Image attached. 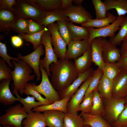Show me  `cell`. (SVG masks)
<instances>
[{
	"label": "cell",
	"mask_w": 127,
	"mask_h": 127,
	"mask_svg": "<svg viewBox=\"0 0 127 127\" xmlns=\"http://www.w3.org/2000/svg\"><path fill=\"white\" fill-rule=\"evenodd\" d=\"M23 93L28 95H30L34 96L43 105H47L52 103L45 98H43L40 93L34 89L32 84L31 83H28L27 84L24 90Z\"/></svg>",
	"instance_id": "74e56055"
},
{
	"label": "cell",
	"mask_w": 127,
	"mask_h": 127,
	"mask_svg": "<svg viewBox=\"0 0 127 127\" xmlns=\"http://www.w3.org/2000/svg\"><path fill=\"white\" fill-rule=\"evenodd\" d=\"M121 127H127V125L123 126Z\"/></svg>",
	"instance_id": "9f6ffc18"
},
{
	"label": "cell",
	"mask_w": 127,
	"mask_h": 127,
	"mask_svg": "<svg viewBox=\"0 0 127 127\" xmlns=\"http://www.w3.org/2000/svg\"><path fill=\"white\" fill-rule=\"evenodd\" d=\"M125 16H118L116 20L113 23L105 27L100 28H95L91 27H86L89 33V37L88 40L90 44L92 40L97 37L105 38L107 37L110 38L114 36L115 33L120 29V25Z\"/></svg>",
	"instance_id": "ba28073f"
},
{
	"label": "cell",
	"mask_w": 127,
	"mask_h": 127,
	"mask_svg": "<svg viewBox=\"0 0 127 127\" xmlns=\"http://www.w3.org/2000/svg\"><path fill=\"white\" fill-rule=\"evenodd\" d=\"M83 1V0H72V2L76 6L81 5Z\"/></svg>",
	"instance_id": "f5cc1de1"
},
{
	"label": "cell",
	"mask_w": 127,
	"mask_h": 127,
	"mask_svg": "<svg viewBox=\"0 0 127 127\" xmlns=\"http://www.w3.org/2000/svg\"><path fill=\"white\" fill-rule=\"evenodd\" d=\"M94 70L91 67L85 72L79 73L78 78L71 85L59 92L61 99L68 97H71L77 91L80 85L92 75Z\"/></svg>",
	"instance_id": "9a60e30c"
},
{
	"label": "cell",
	"mask_w": 127,
	"mask_h": 127,
	"mask_svg": "<svg viewBox=\"0 0 127 127\" xmlns=\"http://www.w3.org/2000/svg\"><path fill=\"white\" fill-rule=\"evenodd\" d=\"M72 0H61V9L62 11H64L72 5Z\"/></svg>",
	"instance_id": "816d5d0a"
},
{
	"label": "cell",
	"mask_w": 127,
	"mask_h": 127,
	"mask_svg": "<svg viewBox=\"0 0 127 127\" xmlns=\"http://www.w3.org/2000/svg\"><path fill=\"white\" fill-rule=\"evenodd\" d=\"M47 27L51 34V41L54 51L60 59H65L67 44L60 34L56 23L49 25Z\"/></svg>",
	"instance_id": "9c48e42d"
},
{
	"label": "cell",
	"mask_w": 127,
	"mask_h": 127,
	"mask_svg": "<svg viewBox=\"0 0 127 127\" xmlns=\"http://www.w3.org/2000/svg\"><path fill=\"white\" fill-rule=\"evenodd\" d=\"M92 74L83 82L77 91L71 97L67 106L68 112L77 115V109L83 101L86 91L92 79Z\"/></svg>",
	"instance_id": "4fadbf2b"
},
{
	"label": "cell",
	"mask_w": 127,
	"mask_h": 127,
	"mask_svg": "<svg viewBox=\"0 0 127 127\" xmlns=\"http://www.w3.org/2000/svg\"><path fill=\"white\" fill-rule=\"evenodd\" d=\"M92 62L90 45L87 50L82 56L75 60L74 63L79 74L85 72L91 68Z\"/></svg>",
	"instance_id": "7402d4cb"
},
{
	"label": "cell",
	"mask_w": 127,
	"mask_h": 127,
	"mask_svg": "<svg viewBox=\"0 0 127 127\" xmlns=\"http://www.w3.org/2000/svg\"><path fill=\"white\" fill-rule=\"evenodd\" d=\"M0 127H2L1 126H0Z\"/></svg>",
	"instance_id": "680465c9"
},
{
	"label": "cell",
	"mask_w": 127,
	"mask_h": 127,
	"mask_svg": "<svg viewBox=\"0 0 127 127\" xmlns=\"http://www.w3.org/2000/svg\"><path fill=\"white\" fill-rule=\"evenodd\" d=\"M46 27L41 31L36 33L31 34L20 33L19 34L18 36L22 39L31 43L33 45V49L35 50L41 44V37Z\"/></svg>",
	"instance_id": "836d02e7"
},
{
	"label": "cell",
	"mask_w": 127,
	"mask_h": 127,
	"mask_svg": "<svg viewBox=\"0 0 127 127\" xmlns=\"http://www.w3.org/2000/svg\"><path fill=\"white\" fill-rule=\"evenodd\" d=\"M103 99L104 110L101 116L111 126L117 121L124 109L127 100L125 98H118L113 97Z\"/></svg>",
	"instance_id": "277c9868"
},
{
	"label": "cell",
	"mask_w": 127,
	"mask_h": 127,
	"mask_svg": "<svg viewBox=\"0 0 127 127\" xmlns=\"http://www.w3.org/2000/svg\"><path fill=\"white\" fill-rule=\"evenodd\" d=\"M106 39L97 37L93 39L91 44L93 62L98 68L103 70L105 63L102 55V47Z\"/></svg>",
	"instance_id": "2e32d148"
},
{
	"label": "cell",
	"mask_w": 127,
	"mask_h": 127,
	"mask_svg": "<svg viewBox=\"0 0 127 127\" xmlns=\"http://www.w3.org/2000/svg\"><path fill=\"white\" fill-rule=\"evenodd\" d=\"M65 59L75 60L82 56L91 45L88 40H71L68 44Z\"/></svg>",
	"instance_id": "7c38bea8"
},
{
	"label": "cell",
	"mask_w": 127,
	"mask_h": 127,
	"mask_svg": "<svg viewBox=\"0 0 127 127\" xmlns=\"http://www.w3.org/2000/svg\"><path fill=\"white\" fill-rule=\"evenodd\" d=\"M113 81L103 74L97 88L103 99H108L112 97Z\"/></svg>",
	"instance_id": "83f0119b"
},
{
	"label": "cell",
	"mask_w": 127,
	"mask_h": 127,
	"mask_svg": "<svg viewBox=\"0 0 127 127\" xmlns=\"http://www.w3.org/2000/svg\"><path fill=\"white\" fill-rule=\"evenodd\" d=\"M0 56L7 62L10 67L13 68H14V66L10 60H12L17 61L19 59L17 58L12 57L8 55L5 44L1 42H0Z\"/></svg>",
	"instance_id": "ee69618b"
},
{
	"label": "cell",
	"mask_w": 127,
	"mask_h": 127,
	"mask_svg": "<svg viewBox=\"0 0 127 127\" xmlns=\"http://www.w3.org/2000/svg\"><path fill=\"white\" fill-rule=\"evenodd\" d=\"M116 63L121 71L127 72V57L121 58Z\"/></svg>",
	"instance_id": "681fc988"
},
{
	"label": "cell",
	"mask_w": 127,
	"mask_h": 127,
	"mask_svg": "<svg viewBox=\"0 0 127 127\" xmlns=\"http://www.w3.org/2000/svg\"><path fill=\"white\" fill-rule=\"evenodd\" d=\"M102 48L103 57L104 63H116L121 58L120 50L109 40L106 39Z\"/></svg>",
	"instance_id": "e0dca14e"
},
{
	"label": "cell",
	"mask_w": 127,
	"mask_h": 127,
	"mask_svg": "<svg viewBox=\"0 0 127 127\" xmlns=\"http://www.w3.org/2000/svg\"><path fill=\"white\" fill-rule=\"evenodd\" d=\"M16 3L15 0H0V7H2L14 11L13 6Z\"/></svg>",
	"instance_id": "7dc6e473"
},
{
	"label": "cell",
	"mask_w": 127,
	"mask_h": 127,
	"mask_svg": "<svg viewBox=\"0 0 127 127\" xmlns=\"http://www.w3.org/2000/svg\"><path fill=\"white\" fill-rule=\"evenodd\" d=\"M17 17L13 11L0 7V32L8 35L12 30V25Z\"/></svg>",
	"instance_id": "ac0fdd59"
},
{
	"label": "cell",
	"mask_w": 127,
	"mask_h": 127,
	"mask_svg": "<svg viewBox=\"0 0 127 127\" xmlns=\"http://www.w3.org/2000/svg\"><path fill=\"white\" fill-rule=\"evenodd\" d=\"M40 67L42 75L41 81L38 85H36L34 83H32L34 89L52 103L61 100L59 92L55 89L50 82L45 70L40 64Z\"/></svg>",
	"instance_id": "52a82bcc"
},
{
	"label": "cell",
	"mask_w": 127,
	"mask_h": 127,
	"mask_svg": "<svg viewBox=\"0 0 127 127\" xmlns=\"http://www.w3.org/2000/svg\"><path fill=\"white\" fill-rule=\"evenodd\" d=\"M84 127H91L89 125H85Z\"/></svg>",
	"instance_id": "db71d44e"
},
{
	"label": "cell",
	"mask_w": 127,
	"mask_h": 127,
	"mask_svg": "<svg viewBox=\"0 0 127 127\" xmlns=\"http://www.w3.org/2000/svg\"><path fill=\"white\" fill-rule=\"evenodd\" d=\"M127 125V100L124 109L120 114L117 121L111 125L112 127H121Z\"/></svg>",
	"instance_id": "f6af8a7d"
},
{
	"label": "cell",
	"mask_w": 127,
	"mask_h": 127,
	"mask_svg": "<svg viewBox=\"0 0 127 127\" xmlns=\"http://www.w3.org/2000/svg\"><path fill=\"white\" fill-rule=\"evenodd\" d=\"M120 29L117 34L109 40L116 46L120 45L125 39L127 38V15L124 16L120 25Z\"/></svg>",
	"instance_id": "d6a6232c"
},
{
	"label": "cell",
	"mask_w": 127,
	"mask_h": 127,
	"mask_svg": "<svg viewBox=\"0 0 127 127\" xmlns=\"http://www.w3.org/2000/svg\"><path fill=\"white\" fill-rule=\"evenodd\" d=\"M16 16L40 23L47 12L31 0H17L13 7Z\"/></svg>",
	"instance_id": "3957f363"
},
{
	"label": "cell",
	"mask_w": 127,
	"mask_h": 127,
	"mask_svg": "<svg viewBox=\"0 0 127 127\" xmlns=\"http://www.w3.org/2000/svg\"><path fill=\"white\" fill-rule=\"evenodd\" d=\"M93 93V104L91 111L89 113L93 115L101 116L104 110V104L103 98L97 88L92 92Z\"/></svg>",
	"instance_id": "1f68e13d"
},
{
	"label": "cell",
	"mask_w": 127,
	"mask_h": 127,
	"mask_svg": "<svg viewBox=\"0 0 127 127\" xmlns=\"http://www.w3.org/2000/svg\"><path fill=\"white\" fill-rule=\"evenodd\" d=\"M80 116L83 119L84 126L89 125L91 127H112L100 115H93L85 113Z\"/></svg>",
	"instance_id": "d4e9b609"
},
{
	"label": "cell",
	"mask_w": 127,
	"mask_h": 127,
	"mask_svg": "<svg viewBox=\"0 0 127 127\" xmlns=\"http://www.w3.org/2000/svg\"><path fill=\"white\" fill-rule=\"evenodd\" d=\"M107 17L106 18L101 19H90L87 22L81 24V25L86 27L101 28L113 23L117 18L116 16L109 12H107Z\"/></svg>",
	"instance_id": "484cf974"
},
{
	"label": "cell",
	"mask_w": 127,
	"mask_h": 127,
	"mask_svg": "<svg viewBox=\"0 0 127 127\" xmlns=\"http://www.w3.org/2000/svg\"><path fill=\"white\" fill-rule=\"evenodd\" d=\"M93 96L92 92L83 98V101L79 104L77 110V112L79 111H81L80 116L85 113H89L91 111L93 104Z\"/></svg>",
	"instance_id": "ab89813d"
},
{
	"label": "cell",
	"mask_w": 127,
	"mask_h": 127,
	"mask_svg": "<svg viewBox=\"0 0 127 127\" xmlns=\"http://www.w3.org/2000/svg\"><path fill=\"white\" fill-rule=\"evenodd\" d=\"M29 20L22 18L17 17L12 24L11 29L19 34H27Z\"/></svg>",
	"instance_id": "8d00e7d4"
},
{
	"label": "cell",
	"mask_w": 127,
	"mask_h": 127,
	"mask_svg": "<svg viewBox=\"0 0 127 127\" xmlns=\"http://www.w3.org/2000/svg\"><path fill=\"white\" fill-rule=\"evenodd\" d=\"M60 20L70 22L69 18L64 15L61 9H59L47 12L40 23L43 27L46 28L49 25Z\"/></svg>",
	"instance_id": "4316f807"
},
{
	"label": "cell",
	"mask_w": 127,
	"mask_h": 127,
	"mask_svg": "<svg viewBox=\"0 0 127 127\" xmlns=\"http://www.w3.org/2000/svg\"><path fill=\"white\" fill-rule=\"evenodd\" d=\"M83 118L79 115L68 112L64 119L63 127H84Z\"/></svg>",
	"instance_id": "f546056e"
},
{
	"label": "cell",
	"mask_w": 127,
	"mask_h": 127,
	"mask_svg": "<svg viewBox=\"0 0 127 127\" xmlns=\"http://www.w3.org/2000/svg\"><path fill=\"white\" fill-rule=\"evenodd\" d=\"M49 69L51 83L59 92L71 85L79 74L73 62L65 59H60L56 64L52 63Z\"/></svg>",
	"instance_id": "6da1fadb"
},
{
	"label": "cell",
	"mask_w": 127,
	"mask_h": 127,
	"mask_svg": "<svg viewBox=\"0 0 127 127\" xmlns=\"http://www.w3.org/2000/svg\"><path fill=\"white\" fill-rule=\"evenodd\" d=\"M7 127H16L14 126H8Z\"/></svg>",
	"instance_id": "11a10c76"
},
{
	"label": "cell",
	"mask_w": 127,
	"mask_h": 127,
	"mask_svg": "<svg viewBox=\"0 0 127 127\" xmlns=\"http://www.w3.org/2000/svg\"></svg>",
	"instance_id": "91938a15"
},
{
	"label": "cell",
	"mask_w": 127,
	"mask_h": 127,
	"mask_svg": "<svg viewBox=\"0 0 127 127\" xmlns=\"http://www.w3.org/2000/svg\"><path fill=\"white\" fill-rule=\"evenodd\" d=\"M71 98L70 97H66L50 104L36 107L33 108L32 111L43 112L47 110H56L61 111L66 114L68 112L67 106Z\"/></svg>",
	"instance_id": "cb8c5ba5"
},
{
	"label": "cell",
	"mask_w": 127,
	"mask_h": 127,
	"mask_svg": "<svg viewBox=\"0 0 127 127\" xmlns=\"http://www.w3.org/2000/svg\"><path fill=\"white\" fill-rule=\"evenodd\" d=\"M103 2L107 11L115 9L118 16H124L127 14V0H105Z\"/></svg>",
	"instance_id": "f1b7e54d"
},
{
	"label": "cell",
	"mask_w": 127,
	"mask_h": 127,
	"mask_svg": "<svg viewBox=\"0 0 127 127\" xmlns=\"http://www.w3.org/2000/svg\"><path fill=\"white\" fill-rule=\"evenodd\" d=\"M44 54L43 45L41 44L34 51L28 55L23 56L19 53L17 56V58L23 60L32 68L37 76L36 80L38 81L40 80L42 75L40 71V58Z\"/></svg>",
	"instance_id": "30bf717a"
},
{
	"label": "cell",
	"mask_w": 127,
	"mask_h": 127,
	"mask_svg": "<svg viewBox=\"0 0 127 127\" xmlns=\"http://www.w3.org/2000/svg\"><path fill=\"white\" fill-rule=\"evenodd\" d=\"M27 115L21 103L17 104L6 109L5 113L0 116V124L4 127H22V122Z\"/></svg>",
	"instance_id": "5b68a950"
},
{
	"label": "cell",
	"mask_w": 127,
	"mask_h": 127,
	"mask_svg": "<svg viewBox=\"0 0 127 127\" xmlns=\"http://www.w3.org/2000/svg\"><path fill=\"white\" fill-rule=\"evenodd\" d=\"M11 41L12 45L16 48L21 47L23 44V39L18 36H13L11 37Z\"/></svg>",
	"instance_id": "c3c4849f"
},
{
	"label": "cell",
	"mask_w": 127,
	"mask_h": 127,
	"mask_svg": "<svg viewBox=\"0 0 127 127\" xmlns=\"http://www.w3.org/2000/svg\"><path fill=\"white\" fill-rule=\"evenodd\" d=\"M58 32L67 45L71 40L66 24V21L60 20L56 21Z\"/></svg>",
	"instance_id": "b9f144b4"
},
{
	"label": "cell",
	"mask_w": 127,
	"mask_h": 127,
	"mask_svg": "<svg viewBox=\"0 0 127 127\" xmlns=\"http://www.w3.org/2000/svg\"><path fill=\"white\" fill-rule=\"evenodd\" d=\"M22 127H46L45 118L41 112L33 111L28 113L22 122Z\"/></svg>",
	"instance_id": "ffe728a7"
},
{
	"label": "cell",
	"mask_w": 127,
	"mask_h": 127,
	"mask_svg": "<svg viewBox=\"0 0 127 127\" xmlns=\"http://www.w3.org/2000/svg\"><path fill=\"white\" fill-rule=\"evenodd\" d=\"M6 61L2 58L0 59V81L5 79H12V70L8 67Z\"/></svg>",
	"instance_id": "7bdbcfd3"
},
{
	"label": "cell",
	"mask_w": 127,
	"mask_h": 127,
	"mask_svg": "<svg viewBox=\"0 0 127 127\" xmlns=\"http://www.w3.org/2000/svg\"><path fill=\"white\" fill-rule=\"evenodd\" d=\"M120 51L121 58L127 57V38L122 42Z\"/></svg>",
	"instance_id": "f907efd6"
},
{
	"label": "cell",
	"mask_w": 127,
	"mask_h": 127,
	"mask_svg": "<svg viewBox=\"0 0 127 127\" xmlns=\"http://www.w3.org/2000/svg\"><path fill=\"white\" fill-rule=\"evenodd\" d=\"M46 126L49 127H63L65 113L60 111L50 110L43 112Z\"/></svg>",
	"instance_id": "d6986e66"
},
{
	"label": "cell",
	"mask_w": 127,
	"mask_h": 127,
	"mask_svg": "<svg viewBox=\"0 0 127 127\" xmlns=\"http://www.w3.org/2000/svg\"><path fill=\"white\" fill-rule=\"evenodd\" d=\"M45 28L40 23L29 20L27 34H31L38 32L43 30Z\"/></svg>",
	"instance_id": "bcb514c9"
},
{
	"label": "cell",
	"mask_w": 127,
	"mask_h": 127,
	"mask_svg": "<svg viewBox=\"0 0 127 127\" xmlns=\"http://www.w3.org/2000/svg\"><path fill=\"white\" fill-rule=\"evenodd\" d=\"M12 79H3L0 83V103L5 105L13 104L17 101L11 92L9 88V84Z\"/></svg>",
	"instance_id": "44dd1931"
},
{
	"label": "cell",
	"mask_w": 127,
	"mask_h": 127,
	"mask_svg": "<svg viewBox=\"0 0 127 127\" xmlns=\"http://www.w3.org/2000/svg\"><path fill=\"white\" fill-rule=\"evenodd\" d=\"M51 34L47 27L43 34L41 38V44L44 46L45 56L40 60V64L45 70L48 75H51L50 65L52 63H57L58 57L52 48L51 41Z\"/></svg>",
	"instance_id": "8992f818"
},
{
	"label": "cell",
	"mask_w": 127,
	"mask_h": 127,
	"mask_svg": "<svg viewBox=\"0 0 127 127\" xmlns=\"http://www.w3.org/2000/svg\"><path fill=\"white\" fill-rule=\"evenodd\" d=\"M92 3L95 10L96 19H101L107 17L106 7L101 0H92Z\"/></svg>",
	"instance_id": "60d3db41"
},
{
	"label": "cell",
	"mask_w": 127,
	"mask_h": 127,
	"mask_svg": "<svg viewBox=\"0 0 127 127\" xmlns=\"http://www.w3.org/2000/svg\"><path fill=\"white\" fill-rule=\"evenodd\" d=\"M47 12L61 9V0H31Z\"/></svg>",
	"instance_id": "4dcf8cb0"
},
{
	"label": "cell",
	"mask_w": 127,
	"mask_h": 127,
	"mask_svg": "<svg viewBox=\"0 0 127 127\" xmlns=\"http://www.w3.org/2000/svg\"><path fill=\"white\" fill-rule=\"evenodd\" d=\"M16 100L20 102L23 105V107L27 113L32 110V109L39 106L43 105L39 101H36V99L33 96L28 95L25 98L21 97L19 95L16 96Z\"/></svg>",
	"instance_id": "e575fe53"
},
{
	"label": "cell",
	"mask_w": 127,
	"mask_h": 127,
	"mask_svg": "<svg viewBox=\"0 0 127 127\" xmlns=\"http://www.w3.org/2000/svg\"><path fill=\"white\" fill-rule=\"evenodd\" d=\"M63 12L73 23L81 24L92 19V16L90 13L81 5H73Z\"/></svg>",
	"instance_id": "8fae6325"
},
{
	"label": "cell",
	"mask_w": 127,
	"mask_h": 127,
	"mask_svg": "<svg viewBox=\"0 0 127 127\" xmlns=\"http://www.w3.org/2000/svg\"><path fill=\"white\" fill-rule=\"evenodd\" d=\"M103 74V70L98 68L94 70L92 74V79L86 91L84 98L97 88L100 80Z\"/></svg>",
	"instance_id": "f35d334b"
},
{
	"label": "cell",
	"mask_w": 127,
	"mask_h": 127,
	"mask_svg": "<svg viewBox=\"0 0 127 127\" xmlns=\"http://www.w3.org/2000/svg\"><path fill=\"white\" fill-rule=\"evenodd\" d=\"M71 40H88L89 33L86 28L75 25L70 21H66Z\"/></svg>",
	"instance_id": "603a6c76"
},
{
	"label": "cell",
	"mask_w": 127,
	"mask_h": 127,
	"mask_svg": "<svg viewBox=\"0 0 127 127\" xmlns=\"http://www.w3.org/2000/svg\"><path fill=\"white\" fill-rule=\"evenodd\" d=\"M103 74L113 80L119 75L121 71L116 63H105Z\"/></svg>",
	"instance_id": "d590c367"
},
{
	"label": "cell",
	"mask_w": 127,
	"mask_h": 127,
	"mask_svg": "<svg viewBox=\"0 0 127 127\" xmlns=\"http://www.w3.org/2000/svg\"><path fill=\"white\" fill-rule=\"evenodd\" d=\"M112 97L125 98L127 95V72L121 71L113 81Z\"/></svg>",
	"instance_id": "5bb4252c"
},
{
	"label": "cell",
	"mask_w": 127,
	"mask_h": 127,
	"mask_svg": "<svg viewBox=\"0 0 127 127\" xmlns=\"http://www.w3.org/2000/svg\"><path fill=\"white\" fill-rule=\"evenodd\" d=\"M12 61L14 67V70L11 71L13 81L12 92L16 96L19 95L18 92L22 94L28 82L33 80L36 75H30L33 69L23 60L18 59L17 61L14 60Z\"/></svg>",
	"instance_id": "7a4b0ae2"
},
{
	"label": "cell",
	"mask_w": 127,
	"mask_h": 127,
	"mask_svg": "<svg viewBox=\"0 0 127 127\" xmlns=\"http://www.w3.org/2000/svg\"><path fill=\"white\" fill-rule=\"evenodd\" d=\"M125 98V99H126L127 100V95Z\"/></svg>",
	"instance_id": "6f0895ef"
}]
</instances>
